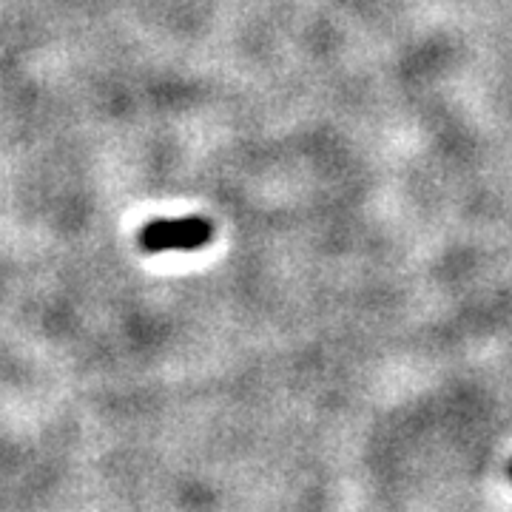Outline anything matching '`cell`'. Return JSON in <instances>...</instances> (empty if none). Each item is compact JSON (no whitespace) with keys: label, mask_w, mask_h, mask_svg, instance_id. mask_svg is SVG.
Wrapping results in <instances>:
<instances>
[{"label":"cell","mask_w":512,"mask_h":512,"mask_svg":"<svg viewBox=\"0 0 512 512\" xmlns=\"http://www.w3.org/2000/svg\"><path fill=\"white\" fill-rule=\"evenodd\" d=\"M214 239V225L202 217L183 220H154L140 231V248L148 254L163 251H197Z\"/></svg>","instance_id":"obj_1"},{"label":"cell","mask_w":512,"mask_h":512,"mask_svg":"<svg viewBox=\"0 0 512 512\" xmlns=\"http://www.w3.org/2000/svg\"><path fill=\"white\" fill-rule=\"evenodd\" d=\"M510 473H512V467H510Z\"/></svg>","instance_id":"obj_2"}]
</instances>
